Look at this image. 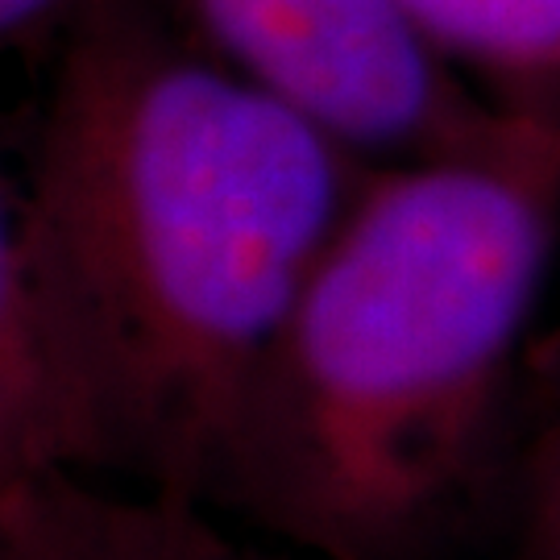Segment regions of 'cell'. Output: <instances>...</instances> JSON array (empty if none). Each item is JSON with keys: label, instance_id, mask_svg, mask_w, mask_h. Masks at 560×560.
I'll return each instance as SVG.
<instances>
[{"label": "cell", "instance_id": "3", "mask_svg": "<svg viewBox=\"0 0 560 560\" xmlns=\"http://www.w3.org/2000/svg\"><path fill=\"white\" fill-rule=\"evenodd\" d=\"M187 34L370 162L486 138L506 108L441 59L402 0H162Z\"/></svg>", "mask_w": 560, "mask_h": 560}, {"label": "cell", "instance_id": "4", "mask_svg": "<svg viewBox=\"0 0 560 560\" xmlns=\"http://www.w3.org/2000/svg\"><path fill=\"white\" fill-rule=\"evenodd\" d=\"M25 478H125V436L80 316L0 212V481Z\"/></svg>", "mask_w": 560, "mask_h": 560}, {"label": "cell", "instance_id": "7", "mask_svg": "<svg viewBox=\"0 0 560 560\" xmlns=\"http://www.w3.org/2000/svg\"><path fill=\"white\" fill-rule=\"evenodd\" d=\"M520 560H560V420L548 423L523 469Z\"/></svg>", "mask_w": 560, "mask_h": 560}, {"label": "cell", "instance_id": "6", "mask_svg": "<svg viewBox=\"0 0 560 560\" xmlns=\"http://www.w3.org/2000/svg\"><path fill=\"white\" fill-rule=\"evenodd\" d=\"M441 59L502 108H560V0H402Z\"/></svg>", "mask_w": 560, "mask_h": 560}, {"label": "cell", "instance_id": "5", "mask_svg": "<svg viewBox=\"0 0 560 560\" xmlns=\"http://www.w3.org/2000/svg\"><path fill=\"white\" fill-rule=\"evenodd\" d=\"M0 560H291L212 506L96 478L0 481Z\"/></svg>", "mask_w": 560, "mask_h": 560}, {"label": "cell", "instance_id": "2", "mask_svg": "<svg viewBox=\"0 0 560 560\" xmlns=\"http://www.w3.org/2000/svg\"><path fill=\"white\" fill-rule=\"evenodd\" d=\"M560 245V108L374 162L275 332L208 506L316 560H416L494 448Z\"/></svg>", "mask_w": 560, "mask_h": 560}, {"label": "cell", "instance_id": "1", "mask_svg": "<svg viewBox=\"0 0 560 560\" xmlns=\"http://www.w3.org/2000/svg\"><path fill=\"white\" fill-rule=\"evenodd\" d=\"M370 166L162 0H101L67 38L0 212L101 358L125 486L208 506L245 390Z\"/></svg>", "mask_w": 560, "mask_h": 560}, {"label": "cell", "instance_id": "8", "mask_svg": "<svg viewBox=\"0 0 560 560\" xmlns=\"http://www.w3.org/2000/svg\"><path fill=\"white\" fill-rule=\"evenodd\" d=\"M96 4L101 0H0L4 50L34 71H46Z\"/></svg>", "mask_w": 560, "mask_h": 560}]
</instances>
